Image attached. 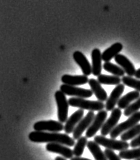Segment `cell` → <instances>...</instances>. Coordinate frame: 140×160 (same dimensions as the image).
Wrapping results in <instances>:
<instances>
[{"instance_id":"obj_1","label":"cell","mask_w":140,"mask_h":160,"mask_svg":"<svg viewBox=\"0 0 140 160\" xmlns=\"http://www.w3.org/2000/svg\"><path fill=\"white\" fill-rule=\"evenodd\" d=\"M28 138L34 143H58L67 146H75V140L67 134L59 132H48L34 131L28 135Z\"/></svg>"},{"instance_id":"obj_2","label":"cell","mask_w":140,"mask_h":160,"mask_svg":"<svg viewBox=\"0 0 140 160\" xmlns=\"http://www.w3.org/2000/svg\"><path fill=\"white\" fill-rule=\"evenodd\" d=\"M68 103L72 107L79 108L80 109L88 110L89 112H94V111L99 112L105 108V104H104L103 102L99 101H89L81 98H70L68 100Z\"/></svg>"},{"instance_id":"obj_3","label":"cell","mask_w":140,"mask_h":160,"mask_svg":"<svg viewBox=\"0 0 140 160\" xmlns=\"http://www.w3.org/2000/svg\"><path fill=\"white\" fill-rule=\"evenodd\" d=\"M94 142L99 145L103 146L106 148L113 151H124L129 148V143L124 141H117L113 138H107L103 135H96L94 137Z\"/></svg>"},{"instance_id":"obj_4","label":"cell","mask_w":140,"mask_h":160,"mask_svg":"<svg viewBox=\"0 0 140 160\" xmlns=\"http://www.w3.org/2000/svg\"><path fill=\"white\" fill-rule=\"evenodd\" d=\"M140 122V112H137L132 115H131L127 120L122 122L121 124H117V126L111 131L110 136L111 138L115 139L118 136L121 135L126 131L129 130L132 127H134Z\"/></svg>"},{"instance_id":"obj_5","label":"cell","mask_w":140,"mask_h":160,"mask_svg":"<svg viewBox=\"0 0 140 160\" xmlns=\"http://www.w3.org/2000/svg\"><path fill=\"white\" fill-rule=\"evenodd\" d=\"M55 101L57 106V117L59 122L61 123H65L68 120V101L66 98L65 94L62 92L61 90H57L55 93Z\"/></svg>"},{"instance_id":"obj_6","label":"cell","mask_w":140,"mask_h":160,"mask_svg":"<svg viewBox=\"0 0 140 160\" xmlns=\"http://www.w3.org/2000/svg\"><path fill=\"white\" fill-rule=\"evenodd\" d=\"M107 117H108V113H107V111L105 110L99 111L95 115V117L94 120H93L92 123L89 127V128L86 132V137L87 138H89L94 137L96 135V133L99 130H101L104 123L105 122Z\"/></svg>"},{"instance_id":"obj_7","label":"cell","mask_w":140,"mask_h":160,"mask_svg":"<svg viewBox=\"0 0 140 160\" xmlns=\"http://www.w3.org/2000/svg\"><path fill=\"white\" fill-rule=\"evenodd\" d=\"M60 90L64 94L70 95L75 98H88L92 96L93 92L92 90H87L76 86H71L63 84L60 86Z\"/></svg>"},{"instance_id":"obj_8","label":"cell","mask_w":140,"mask_h":160,"mask_svg":"<svg viewBox=\"0 0 140 160\" xmlns=\"http://www.w3.org/2000/svg\"><path fill=\"white\" fill-rule=\"evenodd\" d=\"M121 110L119 108H115L112 111L110 117H109L108 119H107V121L104 123L103 128H101V135L106 136L107 135L110 134L111 131L117 126L118 122L121 117Z\"/></svg>"},{"instance_id":"obj_9","label":"cell","mask_w":140,"mask_h":160,"mask_svg":"<svg viewBox=\"0 0 140 160\" xmlns=\"http://www.w3.org/2000/svg\"><path fill=\"white\" fill-rule=\"evenodd\" d=\"M34 129L35 131H50L52 132H58L64 130V125L60 122L55 120L39 121L34 124Z\"/></svg>"},{"instance_id":"obj_10","label":"cell","mask_w":140,"mask_h":160,"mask_svg":"<svg viewBox=\"0 0 140 160\" xmlns=\"http://www.w3.org/2000/svg\"><path fill=\"white\" fill-rule=\"evenodd\" d=\"M95 117L94 112H89L86 115L85 117L81 119V121L79 122L75 128L73 132V138L74 140L79 139L80 137H81L84 131L87 130L89 127L92 123L93 120Z\"/></svg>"},{"instance_id":"obj_11","label":"cell","mask_w":140,"mask_h":160,"mask_svg":"<svg viewBox=\"0 0 140 160\" xmlns=\"http://www.w3.org/2000/svg\"><path fill=\"white\" fill-rule=\"evenodd\" d=\"M125 85L123 84H119L113 89L110 95L108 97V100L106 101L105 108L107 112H112L115 108V106L118 102L119 99L121 98L122 93L123 92Z\"/></svg>"},{"instance_id":"obj_12","label":"cell","mask_w":140,"mask_h":160,"mask_svg":"<svg viewBox=\"0 0 140 160\" xmlns=\"http://www.w3.org/2000/svg\"><path fill=\"white\" fill-rule=\"evenodd\" d=\"M46 151L50 152L60 154L65 159H72L73 152L67 146L58 143H49L46 146Z\"/></svg>"},{"instance_id":"obj_13","label":"cell","mask_w":140,"mask_h":160,"mask_svg":"<svg viewBox=\"0 0 140 160\" xmlns=\"http://www.w3.org/2000/svg\"><path fill=\"white\" fill-rule=\"evenodd\" d=\"M73 57L75 63L80 66L84 75L88 77L92 74V66L83 53L80 51H75L73 52Z\"/></svg>"},{"instance_id":"obj_14","label":"cell","mask_w":140,"mask_h":160,"mask_svg":"<svg viewBox=\"0 0 140 160\" xmlns=\"http://www.w3.org/2000/svg\"><path fill=\"white\" fill-rule=\"evenodd\" d=\"M84 114V110L79 108L65 122V126H64V130H65L66 134H70V133L73 132L79 122L81 121V119H83Z\"/></svg>"},{"instance_id":"obj_15","label":"cell","mask_w":140,"mask_h":160,"mask_svg":"<svg viewBox=\"0 0 140 160\" xmlns=\"http://www.w3.org/2000/svg\"><path fill=\"white\" fill-rule=\"evenodd\" d=\"M115 61L123 68L126 74H127L128 76L133 77L135 75L136 69L132 62L126 58L125 55L121 54H118L115 58Z\"/></svg>"},{"instance_id":"obj_16","label":"cell","mask_w":140,"mask_h":160,"mask_svg":"<svg viewBox=\"0 0 140 160\" xmlns=\"http://www.w3.org/2000/svg\"><path fill=\"white\" fill-rule=\"evenodd\" d=\"M61 81L63 84L71 86H79L85 84L89 82L87 76L85 75H69L64 74L61 77Z\"/></svg>"},{"instance_id":"obj_17","label":"cell","mask_w":140,"mask_h":160,"mask_svg":"<svg viewBox=\"0 0 140 160\" xmlns=\"http://www.w3.org/2000/svg\"><path fill=\"white\" fill-rule=\"evenodd\" d=\"M88 83L89 84L92 92L94 93L97 98L98 99V101L104 102L108 100V94H107L106 91L103 88V87L101 86V84L98 82V80L94 79H89Z\"/></svg>"},{"instance_id":"obj_18","label":"cell","mask_w":140,"mask_h":160,"mask_svg":"<svg viewBox=\"0 0 140 160\" xmlns=\"http://www.w3.org/2000/svg\"><path fill=\"white\" fill-rule=\"evenodd\" d=\"M102 54L98 48H95L92 52V74L98 77L102 72Z\"/></svg>"},{"instance_id":"obj_19","label":"cell","mask_w":140,"mask_h":160,"mask_svg":"<svg viewBox=\"0 0 140 160\" xmlns=\"http://www.w3.org/2000/svg\"><path fill=\"white\" fill-rule=\"evenodd\" d=\"M139 97L140 92L137 90L129 92L119 99L118 102V108H119L120 109H126L132 103V102L136 101Z\"/></svg>"},{"instance_id":"obj_20","label":"cell","mask_w":140,"mask_h":160,"mask_svg":"<svg viewBox=\"0 0 140 160\" xmlns=\"http://www.w3.org/2000/svg\"><path fill=\"white\" fill-rule=\"evenodd\" d=\"M123 49V44L120 42H116L113 44L112 46L104 51L102 53V58L105 62H109L112 58H115Z\"/></svg>"},{"instance_id":"obj_21","label":"cell","mask_w":140,"mask_h":160,"mask_svg":"<svg viewBox=\"0 0 140 160\" xmlns=\"http://www.w3.org/2000/svg\"><path fill=\"white\" fill-rule=\"evenodd\" d=\"M87 148L95 160H108L105 153L101 150L99 144L96 142L90 141L87 143Z\"/></svg>"},{"instance_id":"obj_22","label":"cell","mask_w":140,"mask_h":160,"mask_svg":"<svg viewBox=\"0 0 140 160\" xmlns=\"http://www.w3.org/2000/svg\"><path fill=\"white\" fill-rule=\"evenodd\" d=\"M97 80L101 84H107V85H118L121 84V79L119 77L109 76V75L100 74L97 77Z\"/></svg>"},{"instance_id":"obj_23","label":"cell","mask_w":140,"mask_h":160,"mask_svg":"<svg viewBox=\"0 0 140 160\" xmlns=\"http://www.w3.org/2000/svg\"><path fill=\"white\" fill-rule=\"evenodd\" d=\"M87 138L85 137H80L79 139H78L77 143L75 144L74 148H73V155H75V157H81L83 154L84 148L86 146H87Z\"/></svg>"},{"instance_id":"obj_24","label":"cell","mask_w":140,"mask_h":160,"mask_svg":"<svg viewBox=\"0 0 140 160\" xmlns=\"http://www.w3.org/2000/svg\"><path fill=\"white\" fill-rule=\"evenodd\" d=\"M119 157L121 159L127 160L140 159V146L139 148H135L133 149L121 151L119 153Z\"/></svg>"},{"instance_id":"obj_25","label":"cell","mask_w":140,"mask_h":160,"mask_svg":"<svg viewBox=\"0 0 140 160\" xmlns=\"http://www.w3.org/2000/svg\"><path fill=\"white\" fill-rule=\"evenodd\" d=\"M140 134V124H137L121 135V141H127L134 139Z\"/></svg>"},{"instance_id":"obj_26","label":"cell","mask_w":140,"mask_h":160,"mask_svg":"<svg viewBox=\"0 0 140 160\" xmlns=\"http://www.w3.org/2000/svg\"><path fill=\"white\" fill-rule=\"evenodd\" d=\"M103 68L107 72L111 73V74L114 75V76L117 77H123L125 74V72L124 70L120 66H118L115 64L109 62H105L103 65Z\"/></svg>"},{"instance_id":"obj_27","label":"cell","mask_w":140,"mask_h":160,"mask_svg":"<svg viewBox=\"0 0 140 160\" xmlns=\"http://www.w3.org/2000/svg\"><path fill=\"white\" fill-rule=\"evenodd\" d=\"M121 82L124 85L134 88L137 91L140 92V79L133 78L132 77L129 76H123L121 79Z\"/></svg>"},{"instance_id":"obj_28","label":"cell","mask_w":140,"mask_h":160,"mask_svg":"<svg viewBox=\"0 0 140 160\" xmlns=\"http://www.w3.org/2000/svg\"><path fill=\"white\" fill-rule=\"evenodd\" d=\"M140 109V97L138 99H137L135 102L133 103H131L127 108L124 110V116L126 117H130L134 113L139 112Z\"/></svg>"},{"instance_id":"obj_29","label":"cell","mask_w":140,"mask_h":160,"mask_svg":"<svg viewBox=\"0 0 140 160\" xmlns=\"http://www.w3.org/2000/svg\"><path fill=\"white\" fill-rule=\"evenodd\" d=\"M105 156L107 157V159L108 160H121V157H119V155L118 156V155L115 154V153L113 152V150H111V149H108V148H105Z\"/></svg>"},{"instance_id":"obj_30","label":"cell","mask_w":140,"mask_h":160,"mask_svg":"<svg viewBox=\"0 0 140 160\" xmlns=\"http://www.w3.org/2000/svg\"><path fill=\"white\" fill-rule=\"evenodd\" d=\"M130 146L133 148L139 147L140 146V134L138 135V136L134 138V139H132V141H131Z\"/></svg>"},{"instance_id":"obj_31","label":"cell","mask_w":140,"mask_h":160,"mask_svg":"<svg viewBox=\"0 0 140 160\" xmlns=\"http://www.w3.org/2000/svg\"><path fill=\"white\" fill-rule=\"evenodd\" d=\"M70 159L71 160H91V159H87V158H82V157H73V158Z\"/></svg>"},{"instance_id":"obj_32","label":"cell","mask_w":140,"mask_h":160,"mask_svg":"<svg viewBox=\"0 0 140 160\" xmlns=\"http://www.w3.org/2000/svg\"><path fill=\"white\" fill-rule=\"evenodd\" d=\"M134 76L137 79H140V68L136 71V73H135Z\"/></svg>"},{"instance_id":"obj_33","label":"cell","mask_w":140,"mask_h":160,"mask_svg":"<svg viewBox=\"0 0 140 160\" xmlns=\"http://www.w3.org/2000/svg\"><path fill=\"white\" fill-rule=\"evenodd\" d=\"M55 160H66V159L63 158V157H57Z\"/></svg>"},{"instance_id":"obj_34","label":"cell","mask_w":140,"mask_h":160,"mask_svg":"<svg viewBox=\"0 0 140 160\" xmlns=\"http://www.w3.org/2000/svg\"><path fill=\"white\" fill-rule=\"evenodd\" d=\"M135 160H140V159H135Z\"/></svg>"}]
</instances>
